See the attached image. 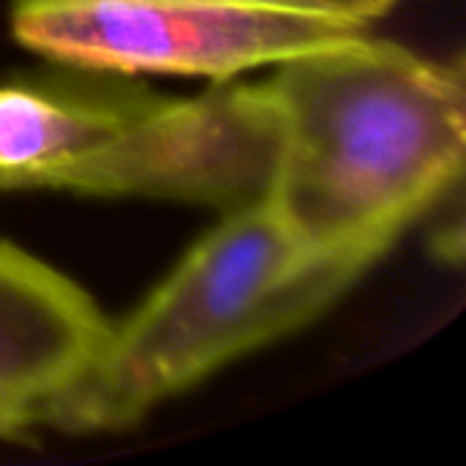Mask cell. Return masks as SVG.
<instances>
[{"mask_svg":"<svg viewBox=\"0 0 466 466\" xmlns=\"http://www.w3.org/2000/svg\"><path fill=\"white\" fill-rule=\"evenodd\" d=\"M273 68L262 85L279 120V156L265 199L306 246L388 254L461 183V63L363 30Z\"/></svg>","mask_w":466,"mask_h":466,"instance_id":"1","label":"cell"},{"mask_svg":"<svg viewBox=\"0 0 466 466\" xmlns=\"http://www.w3.org/2000/svg\"><path fill=\"white\" fill-rule=\"evenodd\" d=\"M377 248H314L270 202L227 210L164 281L109 330L46 429L109 434L145 420L224 366L333 309L380 259Z\"/></svg>","mask_w":466,"mask_h":466,"instance_id":"2","label":"cell"},{"mask_svg":"<svg viewBox=\"0 0 466 466\" xmlns=\"http://www.w3.org/2000/svg\"><path fill=\"white\" fill-rule=\"evenodd\" d=\"M279 120L265 85L164 96L137 76L52 63L0 82V191L210 205L268 194Z\"/></svg>","mask_w":466,"mask_h":466,"instance_id":"3","label":"cell"},{"mask_svg":"<svg viewBox=\"0 0 466 466\" xmlns=\"http://www.w3.org/2000/svg\"><path fill=\"white\" fill-rule=\"evenodd\" d=\"M396 0H14L11 35L49 63L213 85L371 30Z\"/></svg>","mask_w":466,"mask_h":466,"instance_id":"4","label":"cell"},{"mask_svg":"<svg viewBox=\"0 0 466 466\" xmlns=\"http://www.w3.org/2000/svg\"><path fill=\"white\" fill-rule=\"evenodd\" d=\"M109 319L66 273L0 240V410L46 429L52 404L82 377Z\"/></svg>","mask_w":466,"mask_h":466,"instance_id":"5","label":"cell"},{"mask_svg":"<svg viewBox=\"0 0 466 466\" xmlns=\"http://www.w3.org/2000/svg\"><path fill=\"white\" fill-rule=\"evenodd\" d=\"M30 431H35V426L8 410H0V440H25Z\"/></svg>","mask_w":466,"mask_h":466,"instance_id":"6","label":"cell"},{"mask_svg":"<svg viewBox=\"0 0 466 466\" xmlns=\"http://www.w3.org/2000/svg\"><path fill=\"white\" fill-rule=\"evenodd\" d=\"M311 3H341V0H311Z\"/></svg>","mask_w":466,"mask_h":466,"instance_id":"7","label":"cell"}]
</instances>
